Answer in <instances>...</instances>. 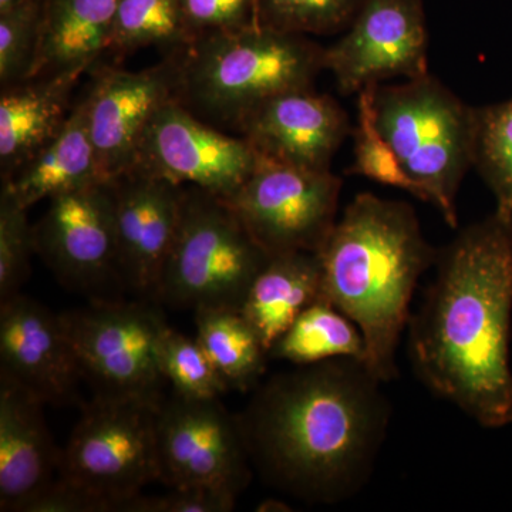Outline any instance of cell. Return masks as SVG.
I'll list each match as a JSON object with an SVG mask.
<instances>
[{
	"mask_svg": "<svg viewBox=\"0 0 512 512\" xmlns=\"http://www.w3.org/2000/svg\"><path fill=\"white\" fill-rule=\"evenodd\" d=\"M178 83L180 52L137 72L109 64L94 70L86 96L90 133L104 181L133 170L148 126L164 104L177 99Z\"/></svg>",
	"mask_w": 512,
	"mask_h": 512,
	"instance_id": "obj_14",
	"label": "cell"
},
{
	"mask_svg": "<svg viewBox=\"0 0 512 512\" xmlns=\"http://www.w3.org/2000/svg\"><path fill=\"white\" fill-rule=\"evenodd\" d=\"M342 178L259 158L248 180L224 200L269 256L319 254L338 221Z\"/></svg>",
	"mask_w": 512,
	"mask_h": 512,
	"instance_id": "obj_9",
	"label": "cell"
},
{
	"mask_svg": "<svg viewBox=\"0 0 512 512\" xmlns=\"http://www.w3.org/2000/svg\"><path fill=\"white\" fill-rule=\"evenodd\" d=\"M33 231L36 255L60 284L90 301L117 299L114 286L124 288V284L109 181L52 198Z\"/></svg>",
	"mask_w": 512,
	"mask_h": 512,
	"instance_id": "obj_11",
	"label": "cell"
},
{
	"mask_svg": "<svg viewBox=\"0 0 512 512\" xmlns=\"http://www.w3.org/2000/svg\"><path fill=\"white\" fill-rule=\"evenodd\" d=\"M109 183L121 281L140 299L157 302L161 275L183 217L187 187L137 170Z\"/></svg>",
	"mask_w": 512,
	"mask_h": 512,
	"instance_id": "obj_15",
	"label": "cell"
},
{
	"mask_svg": "<svg viewBox=\"0 0 512 512\" xmlns=\"http://www.w3.org/2000/svg\"><path fill=\"white\" fill-rule=\"evenodd\" d=\"M0 376L56 406L84 379L60 315L23 293L0 302Z\"/></svg>",
	"mask_w": 512,
	"mask_h": 512,
	"instance_id": "obj_16",
	"label": "cell"
},
{
	"mask_svg": "<svg viewBox=\"0 0 512 512\" xmlns=\"http://www.w3.org/2000/svg\"><path fill=\"white\" fill-rule=\"evenodd\" d=\"M259 158L244 137L222 133L173 99L148 126L133 170L227 200L248 180Z\"/></svg>",
	"mask_w": 512,
	"mask_h": 512,
	"instance_id": "obj_12",
	"label": "cell"
},
{
	"mask_svg": "<svg viewBox=\"0 0 512 512\" xmlns=\"http://www.w3.org/2000/svg\"><path fill=\"white\" fill-rule=\"evenodd\" d=\"M160 481L239 497L252 478V461L239 416L215 399L173 393L157 414Z\"/></svg>",
	"mask_w": 512,
	"mask_h": 512,
	"instance_id": "obj_10",
	"label": "cell"
},
{
	"mask_svg": "<svg viewBox=\"0 0 512 512\" xmlns=\"http://www.w3.org/2000/svg\"><path fill=\"white\" fill-rule=\"evenodd\" d=\"M79 74L35 77L0 94V168L6 180L62 131Z\"/></svg>",
	"mask_w": 512,
	"mask_h": 512,
	"instance_id": "obj_19",
	"label": "cell"
},
{
	"mask_svg": "<svg viewBox=\"0 0 512 512\" xmlns=\"http://www.w3.org/2000/svg\"><path fill=\"white\" fill-rule=\"evenodd\" d=\"M104 181L97 165L86 93L73 104L59 134L26 161L2 187L26 210L40 201Z\"/></svg>",
	"mask_w": 512,
	"mask_h": 512,
	"instance_id": "obj_20",
	"label": "cell"
},
{
	"mask_svg": "<svg viewBox=\"0 0 512 512\" xmlns=\"http://www.w3.org/2000/svg\"><path fill=\"white\" fill-rule=\"evenodd\" d=\"M473 165L493 191L494 212L512 220V99L477 109Z\"/></svg>",
	"mask_w": 512,
	"mask_h": 512,
	"instance_id": "obj_26",
	"label": "cell"
},
{
	"mask_svg": "<svg viewBox=\"0 0 512 512\" xmlns=\"http://www.w3.org/2000/svg\"><path fill=\"white\" fill-rule=\"evenodd\" d=\"M376 123L413 183L421 201L458 228L457 194L474 161L477 109L436 77L409 79L375 90Z\"/></svg>",
	"mask_w": 512,
	"mask_h": 512,
	"instance_id": "obj_5",
	"label": "cell"
},
{
	"mask_svg": "<svg viewBox=\"0 0 512 512\" xmlns=\"http://www.w3.org/2000/svg\"><path fill=\"white\" fill-rule=\"evenodd\" d=\"M43 0L0 12V84L2 89L29 80L42 32Z\"/></svg>",
	"mask_w": 512,
	"mask_h": 512,
	"instance_id": "obj_30",
	"label": "cell"
},
{
	"mask_svg": "<svg viewBox=\"0 0 512 512\" xmlns=\"http://www.w3.org/2000/svg\"><path fill=\"white\" fill-rule=\"evenodd\" d=\"M323 66L349 94L393 77L429 74V35L421 0H365L348 32L326 47Z\"/></svg>",
	"mask_w": 512,
	"mask_h": 512,
	"instance_id": "obj_13",
	"label": "cell"
},
{
	"mask_svg": "<svg viewBox=\"0 0 512 512\" xmlns=\"http://www.w3.org/2000/svg\"><path fill=\"white\" fill-rule=\"evenodd\" d=\"M323 53L305 36L262 25L197 37L180 52L177 100L212 126L235 130L265 101L313 89Z\"/></svg>",
	"mask_w": 512,
	"mask_h": 512,
	"instance_id": "obj_4",
	"label": "cell"
},
{
	"mask_svg": "<svg viewBox=\"0 0 512 512\" xmlns=\"http://www.w3.org/2000/svg\"><path fill=\"white\" fill-rule=\"evenodd\" d=\"M35 2V0H0V12H5L16 6L25 5V3Z\"/></svg>",
	"mask_w": 512,
	"mask_h": 512,
	"instance_id": "obj_36",
	"label": "cell"
},
{
	"mask_svg": "<svg viewBox=\"0 0 512 512\" xmlns=\"http://www.w3.org/2000/svg\"><path fill=\"white\" fill-rule=\"evenodd\" d=\"M192 42L183 0H121L104 56L119 63L146 47H158L171 55L183 52Z\"/></svg>",
	"mask_w": 512,
	"mask_h": 512,
	"instance_id": "obj_25",
	"label": "cell"
},
{
	"mask_svg": "<svg viewBox=\"0 0 512 512\" xmlns=\"http://www.w3.org/2000/svg\"><path fill=\"white\" fill-rule=\"evenodd\" d=\"M269 258L227 202L201 188L187 187L157 302L194 311L241 309Z\"/></svg>",
	"mask_w": 512,
	"mask_h": 512,
	"instance_id": "obj_6",
	"label": "cell"
},
{
	"mask_svg": "<svg viewBox=\"0 0 512 512\" xmlns=\"http://www.w3.org/2000/svg\"><path fill=\"white\" fill-rule=\"evenodd\" d=\"M258 511H289L291 508L288 507L285 503H282V501L278 500H272V498H269V500L264 501V503L259 504L258 508H256Z\"/></svg>",
	"mask_w": 512,
	"mask_h": 512,
	"instance_id": "obj_35",
	"label": "cell"
},
{
	"mask_svg": "<svg viewBox=\"0 0 512 512\" xmlns=\"http://www.w3.org/2000/svg\"><path fill=\"white\" fill-rule=\"evenodd\" d=\"M195 325L198 342L229 389H252L265 373L269 353L241 309H198Z\"/></svg>",
	"mask_w": 512,
	"mask_h": 512,
	"instance_id": "obj_23",
	"label": "cell"
},
{
	"mask_svg": "<svg viewBox=\"0 0 512 512\" xmlns=\"http://www.w3.org/2000/svg\"><path fill=\"white\" fill-rule=\"evenodd\" d=\"M183 13L194 40L259 25L256 0H183Z\"/></svg>",
	"mask_w": 512,
	"mask_h": 512,
	"instance_id": "obj_32",
	"label": "cell"
},
{
	"mask_svg": "<svg viewBox=\"0 0 512 512\" xmlns=\"http://www.w3.org/2000/svg\"><path fill=\"white\" fill-rule=\"evenodd\" d=\"M407 335L414 373L484 429L512 424V220L497 212L441 249Z\"/></svg>",
	"mask_w": 512,
	"mask_h": 512,
	"instance_id": "obj_2",
	"label": "cell"
},
{
	"mask_svg": "<svg viewBox=\"0 0 512 512\" xmlns=\"http://www.w3.org/2000/svg\"><path fill=\"white\" fill-rule=\"evenodd\" d=\"M20 512H111L109 501L57 476Z\"/></svg>",
	"mask_w": 512,
	"mask_h": 512,
	"instance_id": "obj_34",
	"label": "cell"
},
{
	"mask_svg": "<svg viewBox=\"0 0 512 512\" xmlns=\"http://www.w3.org/2000/svg\"><path fill=\"white\" fill-rule=\"evenodd\" d=\"M383 384L356 359L271 377L239 414L252 466L308 504L355 497L372 477L392 417Z\"/></svg>",
	"mask_w": 512,
	"mask_h": 512,
	"instance_id": "obj_1",
	"label": "cell"
},
{
	"mask_svg": "<svg viewBox=\"0 0 512 512\" xmlns=\"http://www.w3.org/2000/svg\"><path fill=\"white\" fill-rule=\"evenodd\" d=\"M365 0H256L259 25L293 35H330L349 28Z\"/></svg>",
	"mask_w": 512,
	"mask_h": 512,
	"instance_id": "obj_29",
	"label": "cell"
},
{
	"mask_svg": "<svg viewBox=\"0 0 512 512\" xmlns=\"http://www.w3.org/2000/svg\"><path fill=\"white\" fill-rule=\"evenodd\" d=\"M157 356L161 376L181 396L215 399L231 390L197 336L190 338L167 326L158 342Z\"/></svg>",
	"mask_w": 512,
	"mask_h": 512,
	"instance_id": "obj_27",
	"label": "cell"
},
{
	"mask_svg": "<svg viewBox=\"0 0 512 512\" xmlns=\"http://www.w3.org/2000/svg\"><path fill=\"white\" fill-rule=\"evenodd\" d=\"M160 402L94 396L62 450L59 477L109 501H124L160 481L157 414Z\"/></svg>",
	"mask_w": 512,
	"mask_h": 512,
	"instance_id": "obj_7",
	"label": "cell"
},
{
	"mask_svg": "<svg viewBox=\"0 0 512 512\" xmlns=\"http://www.w3.org/2000/svg\"><path fill=\"white\" fill-rule=\"evenodd\" d=\"M28 211L8 190L0 191V302L12 298L28 281L36 254L35 231Z\"/></svg>",
	"mask_w": 512,
	"mask_h": 512,
	"instance_id": "obj_31",
	"label": "cell"
},
{
	"mask_svg": "<svg viewBox=\"0 0 512 512\" xmlns=\"http://www.w3.org/2000/svg\"><path fill=\"white\" fill-rule=\"evenodd\" d=\"M234 131L266 160L323 171L330 170L350 126L338 101L311 89L265 101Z\"/></svg>",
	"mask_w": 512,
	"mask_h": 512,
	"instance_id": "obj_17",
	"label": "cell"
},
{
	"mask_svg": "<svg viewBox=\"0 0 512 512\" xmlns=\"http://www.w3.org/2000/svg\"><path fill=\"white\" fill-rule=\"evenodd\" d=\"M45 406L0 376V511H22L59 476L62 450L47 427Z\"/></svg>",
	"mask_w": 512,
	"mask_h": 512,
	"instance_id": "obj_18",
	"label": "cell"
},
{
	"mask_svg": "<svg viewBox=\"0 0 512 512\" xmlns=\"http://www.w3.org/2000/svg\"><path fill=\"white\" fill-rule=\"evenodd\" d=\"M60 318L94 396L163 400L157 350L167 323L157 302L100 299Z\"/></svg>",
	"mask_w": 512,
	"mask_h": 512,
	"instance_id": "obj_8",
	"label": "cell"
},
{
	"mask_svg": "<svg viewBox=\"0 0 512 512\" xmlns=\"http://www.w3.org/2000/svg\"><path fill=\"white\" fill-rule=\"evenodd\" d=\"M269 357L293 366L315 365L333 359L365 362L366 343L362 332L345 313L320 299L308 306L276 340Z\"/></svg>",
	"mask_w": 512,
	"mask_h": 512,
	"instance_id": "obj_24",
	"label": "cell"
},
{
	"mask_svg": "<svg viewBox=\"0 0 512 512\" xmlns=\"http://www.w3.org/2000/svg\"><path fill=\"white\" fill-rule=\"evenodd\" d=\"M121 0H43L32 76H83L104 56Z\"/></svg>",
	"mask_w": 512,
	"mask_h": 512,
	"instance_id": "obj_21",
	"label": "cell"
},
{
	"mask_svg": "<svg viewBox=\"0 0 512 512\" xmlns=\"http://www.w3.org/2000/svg\"><path fill=\"white\" fill-rule=\"evenodd\" d=\"M235 495L200 487H173L161 495L128 498L121 512H229L237 505Z\"/></svg>",
	"mask_w": 512,
	"mask_h": 512,
	"instance_id": "obj_33",
	"label": "cell"
},
{
	"mask_svg": "<svg viewBox=\"0 0 512 512\" xmlns=\"http://www.w3.org/2000/svg\"><path fill=\"white\" fill-rule=\"evenodd\" d=\"M379 84L357 93V126L355 137V164L352 173L363 175L376 183L407 191L421 200L419 187L400 164L392 146L380 133L376 123L375 90Z\"/></svg>",
	"mask_w": 512,
	"mask_h": 512,
	"instance_id": "obj_28",
	"label": "cell"
},
{
	"mask_svg": "<svg viewBox=\"0 0 512 512\" xmlns=\"http://www.w3.org/2000/svg\"><path fill=\"white\" fill-rule=\"evenodd\" d=\"M320 299L323 269L319 254L292 252L269 258L252 282L241 312L269 353L295 319Z\"/></svg>",
	"mask_w": 512,
	"mask_h": 512,
	"instance_id": "obj_22",
	"label": "cell"
},
{
	"mask_svg": "<svg viewBox=\"0 0 512 512\" xmlns=\"http://www.w3.org/2000/svg\"><path fill=\"white\" fill-rule=\"evenodd\" d=\"M319 256L323 299L362 332L367 369L380 382H393L414 291L439 256L424 238L412 205L357 194Z\"/></svg>",
	"mask_w": 512,
	"mask_h": 512,
	"instance_id": "obj_3",
	"label": "cell"
}]
</instances>
